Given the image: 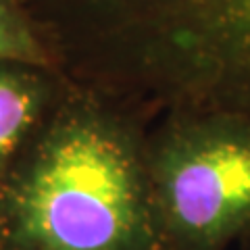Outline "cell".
<instances>
[{
	"mask_svg": "<svg viewBox=\"0 0 250 250\" xmlns=\"http://www.w3.org/2000/svg\"><path fill=\"white\" fill-rule=\"evenodd\" d=\"M17 225L38 250H134L146 207L131 150L96 121L61 129L21 186Z\"/></svg>",
	"mask_w": 250,
	"mask_h": 250,
	"instance_id": "obj_1",
	"label": "cell"
},
{
	"mask_svg": "<svg viewBox=\"0 0 250 250\" xmlns=\"http://www.w3.org/2000/svg\"><path fill=\"white\" fill-rule=\"evenodd\" d=\"M159 202L169 228L210 244L250 219V131L207 129L184 136L159 165Z\"/></svg>",
	"mask_w": 250,
	"mask_h": 250,
	"instance_id": "obj_2",
	"label": "cell"
},
{
	"mask_svg": "<svg viewBox=\"0 0 250 250\" xmlns=\"http://www.w3.org/2000/svg\"><path fill=\"white\" fill-rule=\"evenodd\" d=\"M188 73L250 106V0H138Z\"/></svg>",
	"mask_w": 250,
	"mask_h": 250,
	"instance_id": "obj_3",
	"label": "cell"
},
{
	"mask_svg": "<svg viewBox=\"0 0 250 250\" xmlns=\"http://www.w3.org/2000/svg\"><path fill=\"white\" fill-rule=\"evenodd\" d=\"M36 106V92L25 82L0 73V165L34 121Z\"/></svg>",
	"mask_w": 250,
	"mask_h": 250,
	"instance_id": "obj_4",
	"label": "cell"
},
{
	"mask_svg": "<svg viewBox=\"0 0 250 250\" xmlns=\"http://www.w3.org/2000/svg\"><path fill=\"white\" fill-rule=\"evenodd\" d=\"M0 59H6V61L40 59V48L34 42V38L2 6H0Z\"/></svg>",
	"mask_w": 250,
	"mask_h": 250,
	"instance_id": "obj_5",
	"label": "cell"
}]
</instances>
